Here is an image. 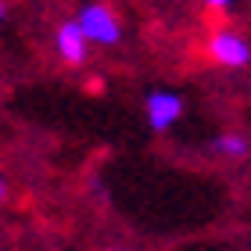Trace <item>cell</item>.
<instances>
[{
	"mask_svg": "<svg viewBox=\"0 0 251 251\" xmlns=\"http://www.w3.org/2000/svg\"><path fill=\"white\" fill-rule=\"evenodd\" d=\"M54 50H58V58L68 65V68H79L86 61L90 54V43L83 36V29L75 25V18H65L58 29H54Z\"/></svg>",
	"mask_w": 251,
	"mask_h": 251,
	"instance_id": "cell-4",
	"label": "cell"
},
{
	"mask_svg": "<svg viewBox=\"0 0 251 251\" xmlns=\"http://www.w3.org/2000/svg\"><path fill=\"white\" fill-rule=\"evenodd\" d=\"M4 18H7V4L0 0V25H4Z\"/></svg>",
	"mask_w": 251,
	"mask_h": 251,
	"instance_id": "cell-7",
	"label": "cell"
},
{
	"mask_svg": "<svg viewBox=\"0 0 251 251\" xmlns=\"http://www.w3.org/2000/svg\"><path fill=\"white\" fill-rule=\"evenodd\" d=\"M208 58L223 68H248L251 65V40L237 29H215L208 36Z\"/></svg>",
	"mask_w": 251,
	"mask_h": 251,
	"instance_id": "cell-3",
	"label": "cell"
},
{
	"mask_svg": "<svg viewBox=\"0 0 251 251\" xmlns=\"http://www.w3.org/2000/svg\"><path fill=\"white\" fill-rule=\"evenodd\" d=\"M75 25L83 29L90 47H119L122 43V22L104 0H86L75 11Z\"/></svg>",
	"mask_w": 251,
	"mask_h": 251,
	"instance_id": "cell-1",
	"label": "cell"
},
{
	"mask_svg": "<svg viewBox=\"0 0 251 251\" xmlns=\"http://www.w3.org/2000/svg\"><path fill=\"white\" fill-rule=\"evenodd\" d=\"M212 151L223 154V158H244V154L251 151V144H248L244 133H219V136L212 140Z\"/></svg>",
	"mask_w": 251,
	"mask_h": 251,
	"instance_id": "cell-5",
	"label": "cell"
},
{
	"mask_svg": "<svg viewBox=\"0 0 251 251\" xmlns=\"http://www.w3.org/2000/svg\"><path fill=\"white\" fill-rule=\"evenodd\" d=\"M183 108H187V100L179 97L176 90H165V86H158L144 97V115H147L151 133H169L183 119Z\"/></svg>",
	"mask_w": 251,
	"mask_h": 251,
	"instance_id": "cell-2",
	"label": "cell"
},
{
	"mask_svg": "<svg viewBox=\"0 0 251 251\" xmlns=\"http://www.w3.org/2000/svg\"><path fill=\"white\" fill-rule=\"evenodd\" d=\"M4 198H7V183L0 179V204H4Z\"/></svg>",
	"mask_w": 251,
	"mask_h": 251,
	"instance_id": "cell-8",
	"label": "cell"
},
{
	"mask_svg": "<svg viewBox=\"0 0 251 251\" xmlns=\"http://www.w3.org/2000/svg\"><path fill=\"white\" fill-rule=\"evenodd\" d=\"M201 4L208 7V11H230V7L237 4V0H201Z\"/></svg>",
	"mask_w": 251,
	"mask_h": 251,
	"instance_id": "cell-6",
	"label": "cell"
}]
</instances>
